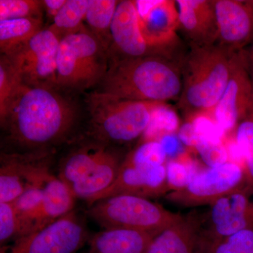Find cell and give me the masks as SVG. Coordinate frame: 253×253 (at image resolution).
<instances>
[{
  "instance_id": "obj_34",
  "label": "cell",
  "mask_w": 253,
  "mask_h": 253,
  "mask_svg": "<svg viewBox=\"0 0 253 253\" xmlns=\"http://www.w3.org/2000/svg\"><path fill=\"white\" fill-rule=\"evenodd\" d=\"M168 160L175 159L184 154V144L176 134H168L158 140Z\"/></svg>"
},
{
  "instance_id": "obj_37",
  "label": "cell",
  "mask_w": 253,
  "mask_h": 253,
  "mask_svg": "<svg viewBox=\"0 0 253 253\" xmlns=\"http://www.w3.org/2000/svg\"><path fill=\"white\" fill-rule=\"evenodd\" d=\"M243 51L253 87V44L243 50Z\"/></svg>"
},
{
  "instance_id": "obj_14",
  "label": "cell",
  "mask_w": 253,
  "mask_h": 253,
  "mask_svg": "<svg viewBox=\"0 0 253 253\" xmlns=\"http://www.w3.org/2000/svg\"><path fill=\"white\" fill-rule=\"evenodd\" d=\"M109 59L162 56L144 38L139 26L135 1H120L111 28Z\"/></svg>"
},
{
  "instance_id": "obj_13",
  "label": "cell",
  "mask_w": 253,
  "mask_h": 253,
  "mask_svg": "<svg viewBox=\"0 0 253 253\" xmlns=\"http://www.w3.org/2000/svg\"><path fill=\"white\" fill-rule=\"evenodd\" d=\"M169 192L166 165L136 166L125 158L114 182L87 203L91 206L100 200L118 195H131L149 199L166 196Z\"/></svg>"
},
{
  "instance_id": "obj_27",
  "label": "cell",
  "mask_w": 253,
  "mask_h": 253,
  "mask_svg": "<svg viewBox=\"0 0 253 253\" xmlns=\"http://www.w3.org/2000/svg\"><path fill=\"white\" fill-rule=\"evenodd\" d=\"M202 253H253V227L216 241L202 239Z\"/></svg>"
},
{
  "instance_id": "obj_4",
  "label": "cell",
  "mask_w": 253,
  "mask_h": 253,
  "mask_svg": "<svg viewBox=\"0 0 253 253\" xmlns=\"http://www.w3.org/2000/svg\"><path fill=\"white\" fill-rule=\"evenodd\" d=\"M91 131L98 141L125 144L141 137L153 111L165 102L132 101L94 91L86 97Z\"/></svg>"
},
{
  "instance_id": "obj_16",
  "label": "cell",
  "mask_w": 253,
  "mask_h": 253,
  "mask_svg": "<svg viewBox=\"0 0 253 253\" xmlns=\"http://www.w3.org/2000/svg\"><path fill=\"white\" fill-rule=\"evenodd\" d=\"M179 30L188 44L204 46L216 44L219 29L214 0H176Z\"/></svg>"
},
{
  "instance_id": "obj_35",
  "label": "cell",
  "mask_w": 253,
  "mask_h": 253,
  "mask_svg": "<svg viewBox=\"0 0 253 253\" xmlns=\"http://www.w3.org/2000/svg\"><path fill=\"white\" fill-rule=\"evenodd\" d=\"M176 134L184 146L196 149L200 137L191 121H186L182 126H181Z\"/></svg>"
},
{
  "instance_id": "obj_15",
  "label": "cell",
  "mask_w": 253,
  "mask_h": 253,
  "mask_svg": "<svg viewBox=\"0 0 253 253\" xmlns=\"http://www.w3.org/2000/svg\"><path fill=\"white\" fill-rule=\"evenodd\" d=\"M218 44L233 51L253 44V0H214Z\"/></svg>"
},
{
  "instance_id": "obj_7",
  "label": "cell",
  "mask_w": 253,
  "mask_h": 253,
  "mask_svg": "<svg viewBox=\"0 0 253 253\" xmlns=\"http://www.w3.org/2000/svg\"><path fill=\"white\" fill-rule=\"evenodd\" d=\"M249 185L253 184L244 165L229 161L214 167L201 168L185 188L168 193L166 198L184 207L210 206L223 196Z\"/></svg>"
},
{
  "instance_id": "obj_12",
  "label": "cell",
  "mask_w": 253,
  "mask_h": 253,
  "mask_svg": "<svg viewBox=\"0 0 253 253\" xmlns=\"http://www.w3.org/2000/svg\"><path fill=\"white\" fill-rule=\"evenodd\" d=\"M253 98V84L242 50L236 53L229 83L213 112L214 120L224 135L235 131L247 113Z\"/></svg>"
},
{
  "instance_id": "obj_8",
  "label": "cell",
  "mask_w": 253,
  "mask_h": 253,
  "mask_svg": "<svg viewBox=\"0 0 253 253\" xmlns=\"http://www.w3.org/2000/svg\"><path fill=\"white\" fill-rule=\"evenodd\" d=\"M89 239L84 223L71 211L41 230L1 246L0 253H76Z\"/></svg>"
},
{
  "instance_id": "obj_29",
  "label": "cell",
  "mask_w": 253,
  "mask_h": 253,
  "mask_svg": "<svg viewBox=\"0 0 253 253\" xmlns=\"http://www.w3.org/2000/svg\"><path fill=\"white\" fill-rule=\"evenodd\" d=\"M234 139L242 154L246 172L253 185V98L247 113L236 126Z\"/></svg>"
},
{
  "instance_id": "obj_23",
  "label": "cell",
  "mask_w": 253,
  "mask_h": 253,
  "mask_svg": "<svg viewBox=\"0 0 253 253\" xmlns=\"http://www.w3.org/2000/svg\"><path fill=\"white\" fill-rule=\"evenodd\" d=\"M117 0H89L85 21L89 31L109 51L111 46V28L116 9Z\"/></svg>"
},
{
  "instance_id": "obj_10",
  "label": "cell",
  "mask_w": 253,
  "mask_h": 253,
  "mask_svg": "<svg viewBox=\"0 0 253 253\" xmlns=\"http://www.w3.org/2000/svg\"><path fill=\"white\" fill-rule=\"evenodd\" d=\"M60 42L51 30L44 28L14 54L7 56L17 69L23 83L56 87Z\"/></svg>"
},
{
  "instance_id": "obj_24",
  "label": "cell",
  "mask_w": 253,
  "mask_h": 253,
  "mask_svg": "<svg viewBox=\"0 0 253 253\" xmlns=\"http://www.w3.org/2000/svg\"><path fill=\"white\" fill-rule=\"evenodd\" d=\"M88 4L89 0H66L48 28L61 41L65 37L84 31L86 28L83 22L85 20Z\"/></svg>"
},
{
  "instance_id": "obj_6",
  "label": "cell",
  "mask_w": 253,
  "mask_h": 253,
  "mask_svg": "<svg viewBox=\"0 0 253 253\" xmlns=\"http://www.w3.org/2000/svg\"><path fill=\"white\" fill-rule=\"evenodd\" d=\"M87 213L105 229H128L156 236L182 217L149 199L131 195L100 200L89 206Z\"/></svg>"
},
{
  "instance_id": "obj_9",
  "label": "cell",
  "mask_w": 253,
  "mask_h": 253,
  "mask_svg": "<svg viewBox=\"0 0 253 253\" xmlns=\"http://www.w3.org/2000/svg\"><path fill=\"white\" fill-rule=\"evenodd\" d=\"M201 236L216 241L253 227V186L249 185L223 196L200 214Z\"/></svg>"
},
{
  "instance_id": "obj_32",
  "label": "cell",
  "mask_w": 253,
  "mask_h": 253,
  "mask_svg": "<svg viewBox=\"0 0 253 253\" xmlns=\"http://www.w3.org/2000/svg\"><path fill=\"white\" fill-rule=\"evenodd\" d=\"M21 224L11 203H0V244L4 246L11 240L19 239Z\"/></svg>"
},
{
  "instance_id": "obj_5",
  "label": "cell",
  "mask_w": 253,
  "mask_h": 253,
  "mask_svg": "<svg viewBox=\"0 0 253 253\" xmlns=\"http://www.w3.org/2000/svg\"><path fill=\"white\" fill-rule=\"evenodd\" d=\"M109 66V51L85 29L60 42L56 87L83 91L100 84Z\"/></svg>"
},
{
  "instance_id": "obj_22",
  "label": "cell",
  "mask_w": 253,
  "mask_h": 253,
  "mask_svg": "<svg viewBox=\"0 0 253 253\" xmlns=\"http://www.w3.org/2000/svg\"><path fill=\"white\" fill-rule=\"evenodd\" d=\"M43 28L42 18H20L0 21V51L11 56Z\"/></svg>"
},
{
  "instance_id": "obj_11",
  "label": "cell",
  "mask_w": 253,
  "mask_h": 253,
  "mask_svg": "<svg viewBox=\"0 0 253 253\" xmlns=\"http://www.w3.org/2000/svg\"><path fill=\"white\" fill-rule=\"evenodd\" d=\"M49 157V151L1 154L0 203H13L30 186L45 184L52 176Z\"/></svg>"
},
{
  "instance_id": "obj_33",
  "label": "cell",
  "mask_w": 253,
  "mask_h": 253,
  "mask_svg": "<svg viewBox=\"0 0 253 253\" xmlns=\"http://www.w3.org/2000/svg\"><path fill=\"white\" fill-rule=\"evenodd\" d=\"M196 150L207 167H214L229 161L227 148L223 141L200 138Z\"/></svg>"
},
{
  "instance_id": "obj_19",
  "label": "cell",
  "mask_w": 253,
  "mask_h": 253,
  "mask_svg": "<svg viewBox=\"0 0 253 253\" xmlns=\"http://www.w3.org/2000/svg\"><path fill=\"white\" fill-rule=\"evenodd\" d=\"M155 236L142 231L106 229L90 237L87 253H146Z\"/></svg>"
},
{
  "instance_id": "obj_18",
  "label": "cell",
  "mask_w": 253,
  "mask_h": 253,
  "mask_svg": "<svg viewBox=\"0 0 253 253\" xmlns=\"http://www.w3.org/2000/svg\"><path fill=\"white\" fill-rule=\"evenodd\" d=\"M76 198L60 178L51 176L44 187L41 207L32 220V234L73 211Z\"/></svg>"
},
{
  "instance_id": "obj_25",
  "label": "cell",
  "mask_w": 253,
  "mask_h": 253,
  "mask_svg": "<svg viewBox=\"0 0 253 253\" xmlns=\"http://www.w3.org/2000/svg\"><path fill=\"white\" fill-rule=\"evenodd\" d=\"M179 127L177 113L168 103H165L153 111L149 126L141 136V142L158 141L166 134H176Z\"/></svg>"
},
{
  "instance_id": "obj_36",
  "label": "cell",
  "mask_w": 253,
  "mask_h": 253,
  "mask_svg": "<svg viewBox=\"0 0 253 253\" xmlns=\"http://www.w3.org/2000/svg\"><path fill=\"white\" fill-rule=\"evenodd\" d=\"M66 2V0H44L43 1L44 10L47 13L48 16L53 20Z\"/></svg>"
},
{
  "instance_id": "obj_17",
  "label": "cell",
  "mask_w": 253,
  "mask_h": 253,
  "mask_svg": "<svg viewBox=\"0 0 253 253\" xmlns=\"http://www.w3.org/2000/svg\"><path fill=\"white\" fill-rule=\"evenodd\" d=\"M146 253H202L199 214L182 215L155 236Z\"/></svg>"
},
{
  "instance_id": "obj_2",
  "label": "cell",
  "mask_w": 253,
  "mask_h": 253,
  "mask_svg": "<svg viewBox=\"0 0 253 253\" xmlns=\"http://www.w3.org/2000/svg\"><path fill=\"white\" fill-rule=\"evenodd\" d=\"M181 61L162 56L109 59L100 91L132 101L168 103L179 99Z\"/></svg>"
},
{
  "instance_id": "obj_30",
  "label": "cell",
  "mask_w": 253,
  "mask_h": 253,
  "mask_svg": "<svg viewBox=\"0 0 253 253\" xmlns=\"http://www.w3.org/2000/svg\"><path fill=\"white\" fill-rule=\"evenodd\" d=\"M44 11L40 0H0V21L20 18H42Z\"/></svg>"
},
{
  "instance_id": "obj_28",
  "label": "cell",
  "mask_w": 253,
  "mask_h": 253,
  "mask_svg": "<svg viewBox=\"0 0 253 253\" xmlns=\"http://www.w3.org/2000/svg\"><path fill=\"white\" fill-rule=\"evenodd\" d=\"M166 168L169 192L185 188L193 176L201 169L185 153L175 159L168 160Z\"/></svg>"
},
{
  "instance_id": "obj_31",
  "label": "cell",
  "mask_w": 253,
  "mask_h": 253,
  "mask_svg": "<svg viewBox=\"0 0 253 253\" xmlns=\"http://www.w3.org/2000/svg\"><path fill=\"white\" fill-rule=\"evenodd\" d=\"M136 166H161L166 165L168 159L159 141H150L141 144L126 157Z\"/></svg>"
},
{
  "instance_id": "obj_20",
  "label": "cell",
  "mask_w": 253,
  "mask_h": 253,
  "mask_svg": "<svg viewBox=\"0 0 253 253\" xmlns=\"http://www.w3.org/2000/svg\"><path fill=\"white\" fill-rule=\"evenodd\" d=\"M123 160L116 151L109 148L92 170L71 186L75 197L86 200L88 202L107 189L116 180Z\"/></svg>"
},
{
  "instance_id": "obj_21",
  "label": "cell",
  "mask_w": 253,
  "mask_h": 253,
  "mask_svg": "<svg viewBox=\"0 0 253 253\" xmlns=\"http://www.w3.org/2000/svg\"><path fill=\"white\" fill-rule=\"evenodd\" d=\"M110 147L98 141L79 148L68 155L60 171L59 178L70 189L92 170Z\"/></svg>"
},
{
  "instance_id": "obj_1",
  "label": "cell",
  "mask_w": 253,
  "mask_h": 253,
  "mask_svg": "<svg viewBox=\"0 0 253 253\" xmlns=\"http://www.w3.org/2000/svg\"><path fill=\"white\" fill-rule=\"evenodd\" d=\"M76 111L55 86L22 84L11 100L1 127L28 152L46 151L72 129Z\"/></svg>"
},
{
  "instance_id": "obj_3",
  "label": "cell",
  "mask_w": 253,
  "mask_h": 253,
  "mask_svg": "<svg viewBox=\"0 0 253 253\" xmlns=\"http://www.w3.org/2000/svg\"><path fill=\"white\" fill-rule=\"evenodd\" d=\"M236 52L218 43L189 44L181 61L182 89L178 99L186 119L214 112L229 83Z\"/></svg>"
},
{
  "instance_id": "obj_26",
  "label": "cell",
  "mask_w": 253,
  "mask_h": 253,
  "mask_svg": "<svg viewBox=\"0 0 253 253\" xmlns=\"http://www.w3.org/2000/svg\"><path fill=\"white\" fill-rule=\"evenodd\" d=\"M21 76L11 61L4 55L0 58V123H4L11 100L22 84Z\"/></svg>"
}]
</instances>
